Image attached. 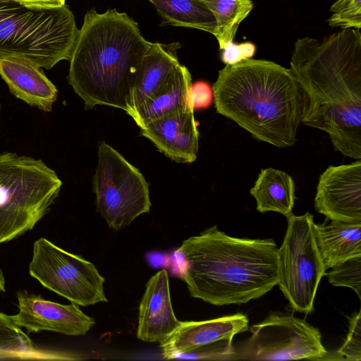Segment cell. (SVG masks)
<instances>
[{
  "mask_svg": "<svg viewBox=\"0 0 361 361\" xmlns=\"http://www.w3.org/2000/svg\"><path fill=\"white\" fill-rule=\"evenodd\" d=\"M1 103H0V115H1Z\"/></svg>",
  "mask_w": 361,
  "mask_h": 361,
  "instance_id": "32",
  "label": "cell"
},
{
  "mask_svg": "<svg viewBox=\"0 0 361 361\" xmlns=\"http://www.w3.org/2000/svg\"><path fill=\"white\" fill-rule=\"evenodd\" d=\"M232 341L233 339H224L203 345L190 353L183 355L180 358L233 360L235 349Z\"/></svg>",
  "mask_w": 361,
  "mask_h": 361,
  "instance_id": "27",
  "label": "cell"
},
{
  "mask_svg": "<svg viewBox=\"0 0 361 361\" xmlns=\"http://www.w3.org/2000/svg\"><path fill=\"white\" fill-rule=\"evenodd\" d=\"M255 50V44L251 42L235 44L232 42L222 49L221 60L226 65H233L244 59H251Z\"/></svg>",
  "mask_w": 361,
  "mask_h": 361,
  "instance_id": "28",
  "label": "cell"
},
{
  "mask_svg": "<svg viewBox=\"0 0 361 361\" xmlns=\"http://www.w3.org/2000/svg\"><path fill=\"white\" fill-rule=\"evenodd\" d=\"M18 312L10 316L13 322L30 333L51 331L68 336L85 335L95 324L79 305H62L40 295L20 290L16 293Z\"/></svg>",
  "mask_w": 361,
  "mask_h": 361,
  "instance_id": "11",
  "label": "cell"
},
{
  "mask_svg": "<svg viewBox=\"0 0 361 361\" xmlns=\"http://www.w3.org/2000/svg\"><path fill=\"white\" fill-rule=\"evenodd\" d=\"M209 9L216 23L219 49L232 42L240 23L253 8L252 0H200Z\"/></svg>",
  "mask_w": 361,
  "mask_h": 361,
  "instance_id": "23",
  "label": "cell"
},
{
  "mask_svg": "<svg viewBox=\"0 0 361 361\" xmlns=\"http://www.w3.org/2000/svg\"><path fill=\"white\" fill-rule=\"evenodd\" d=\"M176 254L190 295L214 305L247 303L279 283L273 239L232 237L214 226L183 240Z\"/></svg>",
  "mask_w": 361,
  "mask_h": 361,
  "instance_id": "2",
  "label": "cell"
},
{
  "mask_svg": "<svg viewBox=\"0 0 361 361\" xmlns=\"http://www.w3.org/2000/svg\"><path fill=\"white\" fill-rule=\"evenodd\" d=\"M93 176L97 212L109 228L118 231L129 226L152 205L149 183L138 169L102 141Z\"/></svg>",
  "mask_w": 361,
  "mask_h": 361,
  "instance_id": "7",
  "label": "cell"
},
{
  "mask_svg": "<svg viewBox=\"0 0 361 361\" xmlns=\"http://www.w3.org/2000/svg\"><path fill=\"white\" fill-rule=\"evenodd\" d=\"M140 128V134L170 159L178 163L196 160L199 132L193 109L165 115Z\"/></svg>",
  "mask_w": 361,
  "mask_h": 361,
  "instance_id": "13",
  "label": "cell"
},
{
  "mask_svg": "<svg viewBox=\"0 0 361 361\" xmlns=\"http://www.w3.org/2000/svg\"><path fill=\"white\" fill-rule=\"evenodd\" d=\"M337 354L342 359L351 361L361 360V316L360 311L349 317V331Z\"/></svg>",
  "mask_w": 361,
  "mask_h": 361,
  "instance_id": "26",
  "label": "cell"
},
{
  "mask_svg": "<svg viewBox=\"0 0 361 361\" xmlns=\"http://www.w3.org/2000/svg\"><path fill=\"white\" fill-rule=\"evenodd\" d=\"M179 42L151 43L145 54L126 102L130 116L143 103L156 94L180 64L177 51Z\"/></svg>",
  "mask_w": 361,
  "mask_h": 361,
  "instance_id": "16",
  "label": "cell"
},
{
  "mask_svg": "<svg viewBox=\"0 0 361 361\" xmlns=\"http://www.w3.org/2000/svg\"><path fill=\"white\" fill-rule=\"evenodd\" d=\"M214 99L212 87L204 81L192 84L189 91L190 104L193 109L208 108Z\"/></svg>",
  "mask_w": 361,
  "mask_h": 361,
  "instance_id": "29",
  "label": "cell"
},
{
  "mask_svg": "<svg viewBox=\"0 0 361 361\" xmlns=\"http://www.w3.org/2000/svg\"><path fill=\"white\" fill-rule=\"evenodd\" d=\"M61 186L42 160L0 153V243L32 230L49 212Z\"/></svg>",
  "mask_w": 361,
  "mask_h": 361,
  "instance_id": "6",
  "label": "cell"
},
{
  "mask_svg": "<svg viewBox=\"0 0 361 361\" xmlns=\"http://www.w3.org/2000/svg\"><path fill=\"white\" fill-rule=\"evenodd\" d=\"M288 227L278 248V286L296 312L310 313L319 282L326 269L312 230L313 216L307 212L287 217Z\"/></svg>",
  "mask_w": 361,
  "mask_h": 361,
  "instance_id": "8",
  "label": "cell"
},
{
  "mask_svg": "<svg viewBox=\"0 0 361 361\" xmlns=\"http://www.w3.org/2000/svg\"><path fill=\"white\" fill-rule=\"evenodd\" d=\"M212 90L216 111L257 140L280 148L295 143L302 96L290 69L244 59L219 71Z\"/></svg>",
  "mask_w": 361,
  "mask_h": 361,
  "instance_id": "4",
  "label": "cell"
},
{
  "mask_svg": "<svg viewBox=\"0 0 361 361\" xmlns=\"http://www.w3.org/2000/svg\"><path fill=\"white\" fill-rule=\"evenodd\" d=\"M16 353L31 355L35 360H78L76 353L37 348L32 341L11 317L0 312V353Z\"/></svg>",
  "mask_w": 361,
  "mask_h": 361,
  "instance_id": "22",
  "label": "cell"
},
{
  "mask_svg": "<svg viewBox=\"0 0 361 361\" xmlns=\"http://www.w3.org/2000/svg\"><path fill=\"white\" fill-rule=\"evenodd\" d=\"M150 42L126 13L87 12L73 47L68 80L85 109L104 105L126 111L130 90Z\"/></svg>",
  "mask_w": 361,
  "mask_h": 361,
  "instance_id": "3",
  "label": "cell"
},
{
  "mask_svg": "<svg viewBox=\"0 0 361 361\" xmlns=\"http://www.w3.org/2000/svg\"><path fill=\"white\" fill-rule=\"evenodd\" d=\"M79 30L69 8H34L0 0V59L23 58L50 70L69 61Z\"/></svg>",
  "mask_w": 361,
  "mask_h": 361,
  "instance_id": "5",
  "label": "cell"
},
{
  "mask_svg": "<svg viewBox=\"0 0 361 361\" xmlns=\"http://www.w3.org/2000/svg\"><path fill=\"white\" fill-rule=\"evenodd\" d=\"M250 194L257 202V210L276 212L286 217L295 204V184L290 176L274 168L262 169Z\"/></svg>",
  "mask_w": 361,
  "mask_h": 361,
  "instance_id": "20",
  "label": "cell"
},
{
  "mask_svg": "<svg viewBox=\"0 0 361 361\" xmlns=\"http://www.w3.org/2000/svg\"><path fill=\"white\" fill-rule=\"evenodd\" d=\"M290 70L301 91V122L326 133L343 155L360 159V29H342L322 42L298 39Z\"/></svg>",
  "mask_w": 361,
  "mask_h": 361,
  "instance_id": "1",
  "label": "cell"
},
{
  "mask_svg": "<svg viewBox=\"0 0 361 361\" xmlns=\"http://www.w3.org/2000/svg\"><path fill=\"white\" fill-rule=\"evenodd\" d=\"M25 6L34 8H49L65 5L66 0H15Z\"/></svg>",
  "mask_w": 361,
  "mask_h": 361,
  "instance_id": "30",
  "label": "cell"
},
{
  "mask_svg": "<svg viewBox=\"0 0 361 361\" xmlns=\"http://www.w3.org/2000/svg\"><path fill=\"white\" fill-rule=\"evenodd\" d=\"M180 323L173 312L168 273L161 270L146 284L139 307L137 337L145 342L160 344Z\"/></svg>",
  "mask_w": 361,
  "mask_h": 361,
  "instance_id": "15",
  "label": "cell"
},
{
  "mask_svg": "<svg viewBox=\"0 0 361 361\" xmlns=\"http://www.w3.org/2000/svg\"><path fill=\"white\" fill-rule=\"evenodd\" d=\"M161 18V25L186 27L216 34L212 13L200 0H148Z\"/></svg>",
  "mask_w": 361,
  "mask_h": 361,
  "instance_id": "21",
  "label": "cell"
},
{
  "mask_svg": "<svg viewBox=\"0 0 361 361\" xmlns=\"http://www.w3.org/2000/svg\"><path fill=\"white\" fill-rule=\"evenodd\" d=\"M248 318L242 313L200 322H181L177 329L160 343L165 359L180 358L203 345L248 330Z\"/></svg>",
  "mask_w": 361,
  "mask_h": 361,
  "instance_id": "14",
  "label": "cell"
},
{
  "mask_svg": "<svg viewBox=\"0 0 361 361\" xmlns=\"http://www.w3.org/2000/svg\"><path fill=\"white\" fill-rule=\"evenodd\" d=\"M0 75L18 99L44 111L52 110L58 90L35 63L18 57L0 59Z\"/></svg>",
  "mask_w": 361,
  "mask_h": 361,
  "instance_id": "17",
  "label": "cell"
},
{
  "mask_svg": "<svg viewBox=\"0 0 361 361\" xmlns=\"http://www.w3.org/2000/svg\"><path fill=\"white\" fill-rule=\"evenodd\" d=\"M5 278L3 274V271L1 269H0V292H5L6 291V287H5Z\"/></svg>",
  "mask_w": 361,
  "mask_h": 361,
  "instance_id": "31",
  "label": "cell"
},
{
  "mask_svg": "<svg viewBox=\"0 0 361 361\" xmlns=\"http://www.w3.org/2000/svg\"><path fill=\"white\" fill-rule=\"evenodd\" d=\"M331 27L361 28V0H336L330 7Z\"/></svg>",
  "mask_w": 361,
  "mask_h": 361,
  "instance_id": "25",
  "label": "cell"
},
{
  "mask_svg": "<svg viewBox=\"0 0 361 361\" xmlns=\"http://www.w3.org/2000/svg\"><path fill=\"white\" fill-rule=\"evenodd\" d=\"M315 209L331 221L361 223V161L330 166L320 176Z\"/></svg>",
  "mask_w": 361,
  "mask_h": 361,
  "instance_id": "12",
  "label": "cell"
},
{
  "mask_svg": "<svg viewBox=\"0 0 361 361\" xmlns=\"http://www.w3.org/2000/svg\"><path fill=\"white\" fill-rule=\"evenodd\" d=\"M191 85L192 78L189 70L180 64L165 85L140 105L131 117L141 128L145 123L165 115L193 109L189 100Z\"/></svg>",
  "mask_w": 361,
  "mask_h": 361,
  "instance_id": "19",
  "label": "cell"
},
{
  "mask_svg": "<svg viewBox=\"0 0 361 361\" xmlns=\"http://www.w3.org/2000/svg\"><path fill=\"white\" fill-rule=\"evenodd\" d=\"M30 275L44 287L80 306L107 302L105 279L95 266L44 238L33 244Z\"/></svg>",
  "mask_w": 361,
  "mask_h": 361,
  "instance_id": "9",
  "label": "cell"
},
{
  "mask_svg": "<svg viewBox=\"0 0 361 361\" xmlns=\"http://www.w3.org/2000/svg\"><path fill=\"white\" fill-rule=\"evenodd\" d=\"M316 245L326 269L361 256V223L331 221L312 224Z\"/></svg>",
  "mask_w": 361,
  "mask_h": 361,
  "instance_id": "18",
  "label": "cell"
},
{
  "mask_svg": "<svg viewBox=\"0 0 361 361\" xmlns=\"http://www.w3.org/2000/svg\"><path fill=\"white\" fill-rule=\"evenodd\" d=\"M250 332L233 360H317L328 354L319 329L292 314L272 313Z\"/></svg>",
  "mask_w": 361,
  "mask_h": 361,
  "instance_id": "10",
  "label": "cell"
},
{
  "mask_svg": "<svg viewBox=\"0 0 361 361\" xmlns=\"http://www.w3.org/2000/svg\"><path fill=\"white\" fill-rule=\"evenodd\" d=\"M324 275L331 284L350 288L361 299V256L350 258L332 267Z\"/></svg>",
  "mask_w": 361,
  "mask_h": 361,
  "instance_id": "24",
  "label": "cell"
}]
</instances>
